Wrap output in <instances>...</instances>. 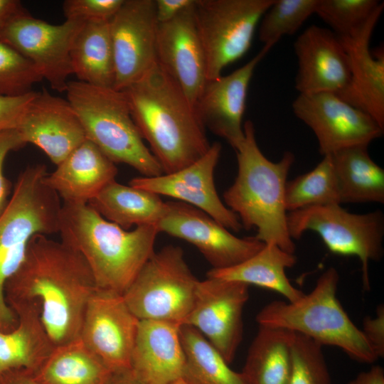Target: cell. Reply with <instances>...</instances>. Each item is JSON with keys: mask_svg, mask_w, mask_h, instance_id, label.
<instances>
[{"mask_svg": "<svg viewBox=\"0 0 384 384\" xmlns=\"http://www.w3.org/2000/svg\"><path fill=\"white\" fill-rule=\"evenodd\" d=\"M97 289L82 255L46 235L30 240L25 257L4 287L10 308L35 304L55 347L79 338L87 305Z\"/></svg>", "mask_w": 384, "mask_h": 384, "instance_id": "cell-1", "label": "cell"}, {"mask_svg": "<svg viewBox=\"0 0 384 384\" xmlns=\"http://www.w3.org/2000/svg\"><path fill=\"white\" fill-rule=\"evenodd\" d=\"M122 91L142 137L164 174L185 168L208 151L206 128L195 108L157 62Z\"/></svg>", "mask_w": 384, "mask_h": 384, "instance_id": "cell-2", "label": "cell"}, {"mask_svg": "<svg viewBox=\"0 0 384 384\" xmlns=\"http://www.w3.org/2000/svg\"><path fill=\"white\" fill-rule=\"evenodd\" d=\"M58 233L85 259L97 289L122 295L155 252L159 231L156 225L125 230L89 203H63Z\"/></svg>", "mask_w": 384, "mask_h": 384, "instance_id": "cell-3", "label": "cell"}, {"mask_svg": "<svg viewBox=\"0 0 384 384\" xmlns=\"http://www.w3.org/2000/svg\"><path fill=\"white\" fill-rule=\"evenodd\" d=\"M243 129L244 139L235 150L238 174L223 193L225 203L237 215L242 228L257 229L256 240L294 254L296 246L287 228L284 193L295 156L285 151L279 161L269 160L258 146L253 123L246 121Z\"/></svg>", "mask_w": 384, "mask_h": 384, "instance_id": "cell-4", "label": "cell"}, {"mask_svg": "<svg viewBox=\"0 0 384 384\" xmlns=\"http://www.w3.org/2000/svg\"><path fill=\"white\" fill-rule=\"evenodd\" d=\"M339 274L324 272L314 289L294 302L274 300L257 314L259 326L279 328L306 336L322 346L338 347L351 358L373 363L378 358L337 298Z\"/></svg>", "mask_w": 384, "mask_h": 384, "instance_id": "cell-5", "label": "cell"}, {"mask_svg": "<svg viewBox=\"0 0 384 384\" xmlns=\"http://www.w3.org/2000/svg\"><path fill=\"white\" fill-rule=\"evenodd\" d=\"M47 174L43 164L31 165L21 171L0 215V330L4 332L18 324V318L5 298L7 280L22 263L33 236L58 230L62 204L58 196L43 181Z\"/></svg>", "mask_w": 384, "mask_h": 384, "instance_id": "cell-6", "label": "cell"}, {"mask_svg": "<svg viewBox=\"0 0 384 384\" xmlns=\"http://www.w3.org/2000/svg\"><path fill=\"white\" fill-rule=\"evenodd\" d=\"M65 92L86 139L113 163L127 164L142 176L164 174L159 163L146 146L122 91L76 80L68 82Z\"/></svg>", "mask_w": 384, "mask_h": 384, "instance_id": "cell-7", "label": "cell"}, {"mask_svg": "<svg viewBox=\"0 0 384 384\" xmlns=\"http://www.w3.org/2000/svg\"><path fill=\"white\" fill-rule=\"evenodd\" d=\"M198 282L183 250L167 245L152 254L122 296L139 320L181 326L193 309Z\"/></svg>", "mask_w": 384, "mask_h": 384, "instance_id": "cell-8", "label": "cell"}, {"mask_svg": "<svg viewBox=\"0 0 384 384\" xmlns=\"http://www.w3.org/2000/svg\"><path fill=\"white\" fill-rule=\"evenodd\" d=\"M287 228L292 240L299 239L306 231H313L332 253L359 258L363 288L370 290L369 263L380 260L384 251L382 211L359 214L338 204L312 206L289 212Z\"/></svg>", "mask_w": 384, "mask_h": 384, "instance_id": "cell-9", "label": "cell"}, {"mask_svg": "<svg viewBox=\"0 0 384 384\" xmlns=\"http://www.w3.org/2000/svg\"><path fill=\"white\" fill-rule=\"evenodd\" d=\"M274 0H195L194 18L206 61L207 80L250 49L259 23Z\"/></svg>", "mask_w": 384, "mask_h": 384, "instance_id": "cell-10", "label": "cell"}, {"mask_svg": "<svg viewBox=\"0 0 384 384\" xmlns=\"http://www.w3.org/2000/svg\"><path fill=\"white\" fill-rule=\"evenodd\" d=\"M83 23L65 20L51 24L25 9L0 31V41L30 60L53 90L63 92L73 74L71 48Z\"/></svg>", "mask_w": 384, "mask_h": 384, "instance_id": "cell-11", "label": "cell"}, {"mask_svg": "<svg viewBox=\"0 0 384 384\" xmlns=\"http://www.w3.org/2000/svg\"><path fill=\"white\" fill-rule=\"evenodd\" d=\"M292 107L295 116L314 133L323 156L348 147L368 146L383 134L373 117L335 93L299 94Z\"/></svg>", "mask_w": 384, "mask_h": 384, "instance_id": "cell-12", "label": "cell"}, {"mask_svg": "<svg viewBox=\"0 0 384 384\" xmlns=\"http://www.w3.org/2000/svg\"><path fill=\"white\" fill-rule=\"evenodd\" d=\"M166 203L165 213L156 225L159 233L193 245L212 266L222 270L247 260L264 246L254 237L241 238L204 211L181 201Z\"/></svg>", "mask_w": 384, "mask_h": 384, "instance_id": "cell-13", "label": "cell"}, {"mask_svg": "<svg viewBox=\"0 0 384 384\" xmlns=\"http://www.w3.org/2000/svg\"><path fill=\"white\" fill-rule=\"evenodd\" d=\"M248 287L240 282L217 277L199 281L193 309L184 324L203 335L228 363L242 341Z\"/></svg>", "mask_w": 384, "mask_h": 384, "instance_id": "cell-14", "label": "cell"}, {"mask_svg": "<svg viewBox=\"0 0 384 384\" xmlns=\"http://www.w3.org/2000/svg\"><path fill=\"white\" fill-rule=\"evenodd\" d=\"M139 321L122 294L97 289L85 309L79 338L113 373L130 370Z\"/></svg>", "mask_w": 384, "mask_h": 384, "instance_id": "cell-15", "label": "cell"}, {"mask_svg": "<svg viewBox=\"0 0 384 384\" xmlns=\"http://www.w3.org/2000/svg\"><path fill=\"white\" fill-rule=\"evenodd\" d=\"M158 24L154 0H124L110 21L114 61V89L124 90L156 62Z\"/></svg>", "mask_w": 384, "mask_h": 384, "instance_id": "cell-16", "label": "cell"}, {"mask_svg": "<svg viewBox=\"0 0 384 384\" xmlns=\"http://www.w3.org/2000/svg\"><path fill=\"white\" fill-rule=\"evenodd\" d=\"M221 149L219 142H213L201 158L185 168L169 174L135 177L129 185L178 199L204 211L228 230L239 232L242 226L238 217L222 202L214 183Z\"/></svg>", "mask_w": 384, "mask_h": 384, "instance_id": "cell-17", "label": "cell"}, {"mask_svg": "<svg viewBox=\"0 0 384 384\" xmlns=\"http://www.w3.org/2000/svg\"><path fill=\"white\" fill-rule=\"evenodd\" d=\"M272 48H262L233 73L207 80L195 105L205 128L225 139L235 150L244 139L242 117L247 90L257 65Z\"/></svg>", "mask_w": 384, "mask_h": 384, "instance_id": "cell-18", "label": "cell"}, {"mask_svg": "<svg viewBox=\"0 0 384 384\" xmlns=\"http://www.w3.org/2000/svg\"><path fill=\"white\" fill-rule=\"evenodd\" d=\"M194 3L171 21L158 24L156 54V62L195 108L208 80L205 54L194 18Z\"/></svg>", "mask_w": 384, "mask_h": 384, "instance_id": "cell-19", "label": "cell"}, {"mask_svg": "<svg viewBox=\"0 0 384 384\" xmlns=\"http://www.w3.org/2000/svg\"><path fill=\"white\" fill-rule=\"evenodd\" d=\"M25 143L41 149L55 166L85 139L81 122L68 100L46 89L36 92L16 127Z\"/></svg>", "mask_w": 384, "mask_h": 384, "instance_id": "cell-20", "label": "cell"}, {"mask_svg": "<svg viewBox=\"0 0 384 384\" xmlns=\"http://www.w3.org/2000/svg\"><path fill=\"white\" fill-rule=\"evenodd\" d=\"M298 62L295 89L301 95L342 92L348 85L351 67L339 38L331 30L311 25L296 39Z\"/></svg>", "mask_w": 384, "mask_h": 384, "instance_id": "cell-21", "label": "cell"}, {"mask_svg": "<svg viewBox=\"0 0 384 384\" xmlns=\"http://www.w3.org/2000/svg\"><path fill=\"white\" fill-rule=\"evenodd\" d=\"M384 9L383 2L352 34L338 37L349 59L351 78L338 95L373 117L384 129V52L370 49V38Z\"/></svg>", "mask_w": 384, "mask_h": 384, "instance_id": "cell-22", "label": "cell"}, {"mask_svg": "<svg viewBox=\"0 0 384 384\" xmlns=\"http://www.w3.org/2000/svg\"><path fill=\"white\" fill-rule=\"evenodd\" d=\"M180 326L166 321L139 320L130 370L142 384H171L182 378L185 355Z\"/></svg>", "mask_w": 384, "mask_h": 384, "instance_id": "cell-23", "label": "cell"}, {"mask_svg": "<svg viewBox=\"0 0 384 384\" xmlns=\"http://www.w3.org/2000/svg\"><path fill=\"white\" fill-rule=\"evenodd\" d=\"M118 170L96 145L85 139L51 173L44 184L68 204H88L108 183L115 181Z\"/></svg>", "mask_w": 384, "mask_h": 384, "instance_id": "cell-24", "label": "cell"}, {"mask_svg": "<svg viewBox=\"0 0 384 384\" xmlns=\"http://www.w3.org/2000/svg\"><path fill=\"white\" fill-rule=\"evenodd\" d=\"M11 309L18 318V324L8 332L0 330V375L16 370L33 374L55 346L35 304L16 305Z\"/></svg>", "mask_w": 384, "mask_h": 384, "instance_id": "cell-25", "label": "cell"}, {"mask_svg": "<svg viewBox=\"0 0 384 384\" xmlns=\"http://www.w3.org/2000/svg\"><path fill=\"white\" fill-rule=\"evenodd\" d=\"M297 262L294 254L287 252L276 245L265 244L256 254L233 267L211 269L207 277L253 284L279 293L287 302H294L304 293L294 287L286 270Z\"/></svg>", "mask_w": 384, "mask_h": 384, "instance_id": "cell-26", "label": "cell"}, {"mask_svg": "<svg viewBox=\"0 0 384 384\" xmlns=\"http://www.w3.org/2000/svg\"><path fill=\"white\" fill-rule=\"evenodd\" d=\"M89 204L104 218L125 230L132 225H156L166 208L160 196L116 180L108 183Z\"/></svg>", "mask_w": 384, "mask_h": 384, "instance_id": "cell-27", "label": "cell"}, {"mask_svg": "<svg viewBox=\"0 0 384 384\" xmlns=\"http://www.w3.org/2000/svg\"><path fill=\"white\" fill-rule=\"evenodd\" d=\"M342 203H384V170L370 157L367 146L330 154Z\"/></svg>", "mask_w": 384, "mask_h": 384, "instance_id": "cell-28", "label": "cell"}, {"mask_svg": "<svg viewBox=\"0 0 384 384\" xmlns=\"http://www.w3.org/2000/svg\"><path fill=\"white\" fill-rule=\"evenodd\" d=\"M73 73L79 81L114 87L115 73L110 21L84 23L70 51Z\"/></svg>", "mask_w": 384, "mask_h": 384, "instance_id": "cell-29", "label": "cell"}, {"mask_svg": "<svg viewBox=\"0 0 384 384\" xmlns=\"http://www.w3.org/2000/svg\"><path fill=\"white\" fill-rule=\"evenodd\" d=\"M112 374L78 338L55 347L33 375L42 384H107Z\"/></svg>", "mask_w": 384, "mask_h": 384, "instance_id": "cell-30", "label": "cell"}, {"mask_svg": "<svg viewBox=\"0 0 384 384\" xmlns=\"http://www.w3.org/2000/svg\"><path fill=\"white\" fill-rule=\"evenodd\" d=\"M292 331L260 326L241 372L247 384H288Z\"/></svg>", "mask_w": 384, "mask_h": 384, "instance_id": "cell-31", "label": "cell"}, {"mask_svg": "<svg viewBox=\"0 0 384 384\" xmlns=\"http://www.w3.org/2000/svg\"><path fill=\"white\" fill-rule=\"evenodd\" d=\"M185 355L182 379L188 384H247L242 373L229 367L218 350L196 329L179 328Z\"/></svg>", "mask_w": 384, "mask_h": 384, "instance_id": "cell-32", "label": "cell"}, {"mask_svg": "<svg viewBox=\"0 0 384 384\" xmlns=\"http://www.w3.org/2000/svg\"><path fill=\"white\" fill-rule=\"evenodd\" d=\"M287 211L312 206L341 205L337 178L331 155L310 171L287 181L284 193Z\"/></svg>", "mask_w": 384, "mask_h": 384, "instance_id": "cell-33", "label": "cell"}, {"mask_svg": "<svg viewBox=\"0 0 384 384\" xmlns=\"http://www.w3.org/2000/svg\"><path fill=\"white\" fill-rule=\"evenodd\" d=\"M319 0H274L258 25V38L272 48L284 36L294 34L315 14Z\"/></svg>", "mask_w": 384, "mask_h": 384, "instance_id": "cell-34", "label": "cell"}, {"mask_svg": "<svg viewBox=\"0 0 384 384\" xmlns=\"http://www.w3.org/2000/svg\"><path fill=\"white\" fill-rule=\"evenodd\" d=\"M291 368L288 384H332L322 346L292 332Z\"/></svg>", "mask_w": 384, "mask_h": 384, "instance_id": "cell-35", "label": "cell"}, {"mask_svg": "<svg viewBox=\"0 0 384 384\" xmlns=\"http://www.w3.org/2000/svg\"><path fill=\"white\" fill-rule=\"evenodd\" d=\"M383 1L319 0L315 14L337 36H347L361 28Z\"/></svg>", "mask_w": 384, "mask_h": 384, "instance_id": "cell-36", "label": "cell"}, {"mask_svg": "<svg viewBox=\"0 0 384 384\" xmlns=\"http://www.w3.org/2000/svg\"><path fill=\"white\" fill-rule=\"evenodd\" d=\"M42 80L38 70L30 60L0 41V96L26 94Z\"/></svg>", "mask_w": 384, "mask_h": 384, "instance_id": "cell-37", "label": "cell"}, {"mask_svg": "<svg viewBox=\"0 0 384 384\" xmlns=\"http://www.w3.org/2000/svg\"><path fill=\"white\" fill-rule=\"evenodd\" d=\"M124 0H66L63 4L65 20L82 23L110 21Z\"/></svg>", "mask_w": 384, "mask_h": 384, "instance_id": "cell-38", "label": "cell"}, {"mask_svg": "<svg viewBox=\"0 0 384 384\" xmlns=\"http://www.w3.org/2000/svg\"><path fill=\"white\" fill-rule=\"evenodd\" d=\"M25 145L26 144L16 129L0 131V215L9 203L11 192V183L4 174V161L11 151Z\"/></svg>", "mask_w": 384, "mask_h": 384, "instance_id": "cell-39", "label": "cell"}, {"mask_svg": "<svg viewBox=\"0 0 384 384\" xmlns=\"http://www.w3.org/2000/svg\"><path fill=\"white\" fill-rule=\"evenodd\" d=\"M36 93L32 90L18 96H0V131L16 129Z\"/></svg>", "mask_w": 384, "mask_h": 384, "instance_id": "cell-40", "label": "cell"}, {"mask_svg": "<svg viewBox=\"0 0 384 384\" xmlns=\"http://www.w3.org/2000/svg\"><path fill=\"white\" fill-rule=\"evenodd\" d=\"M372 351L378 358L384 357V306H378L374 316H366L361 329Z\"/></svg>", "mask_w": 384, "mask_h": 384, "instance_id": "cell-41", "label": "cell"}, {"mask_svg": "<svg viewBox=\"0 0 384 384\" xmlns=\"http://www.w3.org/2000/svg\"><path fill=\"white\" fill-rule=\"evenodd\" d=\"M195 0H154L155 13L158 23L171 21L188 7Z\"/></svg>", "mask_w": 384, "mask_h": 384, "instance_id": "cell-42", "label": "cell"}, {"mask_svg": "<svg viewBox=\"0 0 384 384\" xmlns=\"http://www.w3.org/2000/svg\"><path fill=\"white\" fill-rule=\"evenodd\" d=\"M348 384H384L383 368L374 365L369 370L358 373Z\"/></svg>", "mask_w": 384, "mask_h": 384, "instance_id": "cell-43", "label": "cell"}, {"mask_svg": "<svg viewBox=\"0 0 384 384\" xmlns=\"http://www.w3.org/2000/svg\"><path fill=\"white\" fill-rule=\"evenodd\" d=\"M26 9L17 0H0V31L15 16Z\"/></svg>", "mask_w": 384, "mask_h": 384, "instance_id": "cell-44", "label": "cell"}, {"mask_svg": "<svg viewBox=\"0 0 384 384\" xmlns=\"http://www.w3.org/2000/svg\"><path fill=\"white\" fill-rule=\"evenodd\" d=\"M0 384H42L33 373L25 370H16L0 375Z\"/></svg>", "mask_w": 384, "mask_h": 384, "instance_id": "cell-45", "label": "cell"}, {"mask_svg": "<svg viewBox=\"0 0 384 384\" xmlns=\"http://www.w3.org/2000/svg\"><path fill=\"white\" fill-rule=\"evenodd\" d=\"M107 384H142L130 370L113 373Z\"/></svg>", "mask_w": 384, "mask_h": 384, "instance_id": "cell-46", "label": "cell"}, {"mask_svg": "<svg viewBox=\"0 0 384 384\" xmlns=\"http://www.w3.org/2000/svg\"><path fill=\"white\" fill-rule=\"evenodd\" d=\"M171 384H188L187 383L186 381H184L182 378L179 379V380H177L173 383H171Z\"/></svg>", "mask_w": 384, "mask_h": 384, "instance_id": "cell-47", "label": "cell"}]
</instances>
